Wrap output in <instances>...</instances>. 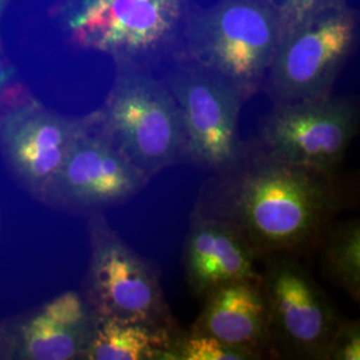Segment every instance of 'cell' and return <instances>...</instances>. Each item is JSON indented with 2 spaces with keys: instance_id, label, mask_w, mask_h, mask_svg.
<instances>
[{
  "instance_id": "7c38bea8",
  "label": "cell",
  "mask_w": 360,
  "mask_h": 360,
  "mask_svg": "<svg viewBox=\"0 0 360 360\" xmlns=\"http://www.w3.org/2000/svg\"><path fill=\"white\" fill-rule=\"evenodd\" d=\"M257 254L231 224L217 219L191 218L183 250L186 282L203 299L219 287L233 283H262Z\"/></svg>"
},
{
  "instance_id": "8fae6325",
  "label": "cell",
  "mask_w": 360,
  "mask_h": 360,
  "mask_svg": "<svg viewBox=\"0 0 360 360\" xmlns=\"http://www.w3.org/2000/svg\"><path fill=\"white\" fill-rule=\"evenodd\" d=\"M89 124L90 119H70L32 99H18L0 114V148L31 190L47 195L67 155Z\"/></svg>"
},
{
  "instance_id": "4fadbf2b",
  "label": "cell",
  "mask_w": 360,
  "mask_h": 360,
  "mask_svg": "<svg viewBox=\"0 0 360 360\" xmlns=\"http://www.w3.org/2000/svg\"><path fill=\"white\" fill-rule=\"evenodd\" d=\"M205 304L190 330L251 354L274 358L269 315L260 284L233 283L203 297Z\"/></svg>"
},
{
  "instance_id": "30bf717a",
  "label": "cell",
  "mask_w": 360,
  "mask_h": 360,
  "mask_svg": "<svg viewBox=\"0 0 360 360\" xmlns=\"http://www.w3.org/2000/svg\"><path fill=\"white\" fill-rule=\"evenodd\" d=\"M148 181L104 134L96 115L67 155L47 195L75 210L99 211L126 203Z\"/></svg>"
},
{
  "instance_id": "5bb4252c",
  "label": "cell",
  "mask_w": 360,
  "mask_h": 360,
  "mask_svg": "<svg viewBox=\"0 0 360 360\" xmlns=\"http://www.w3.org/2000/svg\"><path fill=\"white\" fill-rule=\"evenodd\" d=\"M91 312L89 304L77 292H65L49 302L22 327L23 358H80L95 323V315Z\"/></svg>"
},
{
  "instance_id": "44dd1931",
  "label": "cell",
  "mask_w": 360,
  "mask_h": 360,
  "mask_svg": "<svg viewBox=\"0 0 360 360\" xmlns=\"http://www.w3.org/2000/svg\"><path fill=\"white\" fill-rule=\"evenodd\" d=\"M7 3H8V0H0V16H1V13L4 11Z\"/></svg>"
},
{
  "instance_id": "9a60e30c",
  "label": "cell",
  "mask_w": 360,
  "mask_h": 360,
  "mask_svg": "<svg viewBox=\"0 0 360 360\" xmlns=\"http://www.w3.org/2000/svg\"><path fill=\"white\" fill-rule=\"evenodd\" d=\"M175 328L96 318L83 358L89 360L167 359Z\"/></svg>"
},
{
  "instance_id": "ffe728a7",
  "label": "cell",
  "mask_w": 360,
  "mask_h": 360,
  "mask_svg": "<svg viewBox=\"0 0 360 360\" xmlns=\"http://www.w3.org/2000/svg\"><path fill=\"white\" fill-rule=\"evenodd\" d=\"M15 77L13 65L6 58L4 52L0 47V98L8 94V89L11 87V82Z\"/></svg>"
},
{
  "instance_id": "2e32d148",
  "label": "cell",
  "mask_w": 360,
  "mask_h": 360,
  "mask_svg": "<svg viewBox=\"0 0 360 360\" xmlns=\"http://www.w3.org/2000/svg\"><path fill=\"white\" fill-rule=\"evenodd\" d=\"M324 278L346 292L355 303L360 302L359 219L334 220L318 248Z\"/></svg>"
},
{
  "instance_id": "ac0fdd59",
  "label": "cell",
  "mask_w": 360,
  "mask_h": 360,
  "mask_svg": "<svg viewBox=\"0 0 360 360\" xmlns=\"http://www.w3.org/2000/svg\"><path fill=\"white\" fill-rule=\"evenodd\" d=\"M278 13L282 38L315 18L339 7V0H270Z\"/></svg>"
},
{
  "instance_id": "5b68a950",
  "label": "cell",
  "mask_w": 360,
  "mask_h": 360,
  "mask_svg": "<svg viewBox=\"0 0 360 360\" xmlns=\"http://www.w3.org/2000/svg\"><path fill=\"white\" fill-rule=\"evenodd\" d=\"M87 304L96 318L175 328L154 264L138 255L108 223L90 221Z\"/></svg>"
},
{
  "instance_id": "d6986e66",
  "label": "cell",
  "mask_w": 360,
  "mask_h": 360,
  "mask_svg": "<svg viewBox=\"0 0 360 360\" xmlns=\"http://www.w3.org/2000/svg\"><path fill=\"white\" fill-rule=\"evenodd\" d=\"M360 327L356 321H345L339 326L330 346L327 360H359Z\"/></svg>"
},
{
  "instance_id": "7a4b0ae2",
  "label": "cell",
  "mask_w": 360,
  "mask_h": 360,
  "mask_svg": "<svg viewBox=\"0 0 360 360\" xmlns=\"http://www.w3.org/2000/svg\"><path fill=\"white\" fill-rule=\"evenodd\" d=\"M98 119L116 148L148 180L163 169L190 163L179 107L165 82L122 62Z\"/></svg>"
},
{
  "instance_id": "6da1fadb",
  "label": "cell",
  "mask_w": 360,
  "mask_h": 360,
  "mask_svg": "<svg viewBox=\"0 0 360 360\" xmlns=\"http://www.w3.org/2000/svg\"><path fill=\"white\" fill-rule=\"evenodd\" d=\"M343 207L336 174L287 163L251 142L205 181L191 218L231 224L264 263L318 252Z\"/></svg>"
},
{
  "instance_id": "ba28073f",
  "label": "cell",
  "mask_w": 360,
  "mask_h": 360,
  "mask_svg": "<svg viewBox=\"0 0 360 360\" xmlns=\"http://www.w3.org/2000/svg\"><path fill=\"white\" fill-rule=\"evenodd\" d=\"M359 131L358 105L347 98L275 104L257 146L296 166L336 174Z\"/></svg>"
},
{
  "instance_id": "277c9868",
  "label": "cell",
  "mask_w": 360,
  "mask_h": 360,
  "mask_svg": "<svg viewBox=\"0 0 360 360\" xmlns=\"http://www.w3.org/2000/svg\"><path fill=\"white\" fill-rule=\"evenodd\" d=\"M264 296L274 358L327 360L343 318L300 259L264 262Z\"/></svg>"
},
{
  "instance_id": "3957f363",
  "label": "cell",
  "mask_w": 360,
  "mask_h": 360,
  "mask_svg": "<svg viewBox=\"0 0 360 360\" xmlns=\"http://www.w3.org/2000/svg\"><path fill=\"white\" fill-rule=\"evenodd\" d=\"M281 39L270 0H221L196 22L191 59L231 80L245 101L262 89Z\"/></svg>"
},
{
  "instance_id": "e0dca14e",
  "label": "cell",
  "mask_w": 360,
  "mask_h": 360,
  "mask_svg": "<svg viewBox=\"0 0 360 360\" xmlns=\"http://www.w3.org/2000/svg\"><path fill=\"white\" fill-rule=\"evenodd\" d=\"M167 359L174 360H255L242 349L224 345L207 335H178L174 338Z\"/></svg>"
},
{
  "instance_id": "9c48e42d",
  "label": "cell",
  "mask_w": 360,
  "mask_h": 360,
  "mask_svg": "<svg viewBox=\"0 0 360 360\" xmlns=\"http://www.w3.org/2000/svg\"><path fill=\"white\" fill-rule=\"evenodd\" d=\"M183 13L184 0H75L65 22L79 46L126 59L162 49Z\"/></svg>"
},
{
  "instance_id": "8992f818",
  "label": "cell",
  "mask_w": 360,
  "mask_h": 360,
  "mask_svg": "<svg viewBox=\"0 0 360 360\" xmlns=\"http://www.w3.org/2000/svg\"><path fill=\"white\" fill-rule=\"evenodd\" d=\"M355 30L354 15L338 7L284 35L262 86L274 103L330 96L354 47Z\"/></svg>"
},
{
  "instance_id": "52a82bcc",
  "label": "cell",
  "mask_w": 360,
  "mask_h": 360,
  "mask_svg": "<svg viewBox=\"0 0 360 360\" xmlns=\"http://www.w3.org/2000/svg\"><path fill=\"white\" fill-rule=\"evenodd\" d=\"M187 138L190 163L207 171L230 166L240 153V91L218 71L193 59L180 62L166 82Z\"/></svg>"
}]
</instances>
